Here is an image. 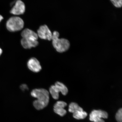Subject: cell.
<instances>
[{"mask_svg": "<svg viewBox=\"0 0 122 122\" xmlns=\"http://www.w3.org/2000/svg\"><path fill=\"white\" fill-rule=\"evenodd\" d=\"M31 95L37 99L33 102V105L38 110L43 109L48 105L49 101V93L46 90L43 88L34 89L32 91Z\"/></svg>", "mask_w": 122, "mask_h": 122, "instance_id": "6da1fadb", "label": "cell"}, {"mask_svg": "<svg viewBox=\"0 0 122 122\" xmlns=\"http://www.w3.org/2000/svg\"><path fill=\"white\" fill-rule=\"evenodd\" d=\"M59 36L58 32L57 31L53 32L51 39L52 45L58 52L63 53L67 51L69 48L70 42L67 39L59 38Z\"/></svg>", "mask_w": 122, "mask_h": 122, "instance_id": "7a4b0ae2", "label": "cell"}, {"mask_svg": "<svg viewBox=\"0 0 122 122\" xmlns=\"http://www.w3.org/2000/svg\"><path fill=\"white\" fill-rule=\"evenodd\" d=\"M24 23L20 18L13 16L10 18L7 21L6 26L9 31L15 32L19 31L23 28Z\"/></svg>", "mask_w": 122, "mask_h": 122, "instance_id": "3957f363", "label": "cell"}, {"mask_svg": "<svg viewBox=\"0 0 122 122\" xmlns=\"http://www.w3.org/2000/svg\"><path fill=\"white\" fill-rule=\"evenodd\" d=\"M107 112L102 110H94L90 115V120L94 122H105L103 119L108 118Z\"/></svg>", "mask_w": 122, "mask_h": 122, "instance_id": "277c9868", "label": "cell"}, {"mask_svg": "<svg viewBox=\"0 0 122 122\" xmlns=\"http://www.w3.org/2000/svg\"><path fill=\"white\" fill-rule=\"evenodd\" d=\"M37 32L38 36L41 39L49 41L51 40L52 34L46 25L41 26Z\"/></svg>", "mask_w": 122, "mask_h": 122, "instance_id": "5b68a950", "label": "cell"}, {"mask_svg": "<svg viewBox=\"0 0 122 122\" xmlns=\"http://www.w3.org/2000/svg\"><path fill=\"white\" fill-rule=\"evenodd\" d=\"M25 11V6L24 3L20 0L17 1L10 10V13L15 15L23 14Z\"/></svg>", "mask_w": 122, "mask_h": 122, "instance_id": "8992f818", "label": "cell"}, {"mask_svg": "<svg viewBox=\"0 0 122 122\" xmlns=\"http://www.w3.org/2000/svg\"><path fill=\"white\" fill-rule=\"evenodd\" d=\"M27 67L30 71L34 72H38L41 70L42 67L39 61L36 58H32L28 61Z\"/></svg>", "mask_w": 122, "mask_h": 122, "instance_id": "52a82bcc", "label": "cell"}, {"mask_svg": "<svg viewBox=\"0 0 122 122\" xmlns=\"http://www.w3.org/2000/svg\"><path fill=\"white\" fill-rule=\"evenodd\" d=\"M51 87L58 94L61 92L63 95H66L68 93V88L63 83L60 82H56L55 85H52Z\"/></svg>", "mask_w": 122, "mask_h": 122, "instance_id": "ba28073f", "label": "cell"}, {"mask_svg": "<svg viewBox=\"0 0 122 122\" xmlns=\"http://www.w3.org/2000/svg\"><path fill=\"white\" fill-rule=\"evenodd\" d=\"M22 38L37 41L38 36L37 33L32 30L28 29H26L23 30L21 33Z\"/></svg>", "mask_w": 122, "mask_h": 122, "instance_id": "9c48e42d", "label": "cell"}, {"mask_svg": "<svg viewBox=\"0 0 122 122\" xmlns=\"http://www.w3.org/2000/svg\"><path fill=\"white\" fill-rule=\"evenodd\" d=\"M21 42L23 47L26 49L36 47L39 44V42L37 41L32 40L23 38L21 40Z\"/></svg>", "mask_w": 122, "mask_h": 122, "instance_id": "30bf717a", "label": "cell"}, {"mask_svg": "<svg viewBox=\"0 0 122 122\" xmlns=\"http://www.w3.org/2000/svg\"><path fill=\"white\" fill-rule=\"evenodd\" d=\"M73 116L74 118L78 120L83 119L86 117L87 114L83 109L80 110L73 113Z\"/></svg>", "mask_w": 122, "mask_h": 122, "instance_id": "8fae6325", "label": "cell"}, {"mask_svg": "<svg viewBox=\"0 0 122 122\" xmlns=\"http://www.w3.org/2000/svg\"><path fill=\"white\" fill-rule=\"evenodd\" d=\"M83 109L82 108L79 106L77 103L72 102L69 105V107L68 111L74 113L77 111Z\"/></svg>", "mask_w": 122, "mask_h": 122, "instance_id": "7c38bea8", "label": "cell"}, {"mask_svg": "<svg viewBox=\"0 0 122 122\" xmlns=\"http://www.w3.org/2000/svg\"><path fill=\"white\" fill-rule=\"evenodd\" d=\"M54 110L56 113L61 117H63L65 115L66 113V111L64 108H54Z\"/></svg>", "mask_w": 122, "mask_h": 122, "instance_id": "4fadbf2b", "label": "cell"}, {"mask_svg": "<svg viewBox=\"0 0 122 122\" xmlns=\"http://www.w3.org/2000/svg\"><path fill=\"white\" fill-rule=\"evenodd\" d=\"M67 103L63 101H59L56 102L54 105V108H64L67 106Z\"/></svg>", "mask_w": 122, "mask_h": 122, "instance_id": "5bb4252c", "label": "cell"}, {"mask_svg": "<svg viewBox=\"0 0 122 122\" xmlns=\"http://www.w3.org/2000/svg\"><path fill=\"white\" fill-rule=\"evenodd\" d=\"M114 7L120 8L122 6V0H110Z\"/></svg>", "mask_w": 122, "mask_h": 122, "instance_id": "9a60e30c", "label": "cell"}, {"mask_svg": "<svg viewBox=\"0 0 122 122\" xmlns=\"http://www.w3.org/2000/svg\"><path fill=\"white\" fill-rule=\"evenodd\" d=\"M116 120L118 122H122V109L119 110L116 115Z\"/></svg>", "mask_w": 122, "mask_h": 122, "instance_id": "2e32d148", "label": "cell"}, {"mask_svg": "<svg viewBox=\"0 0 122 122\" xmlns=\"http://www.w3.org/2000/svg\"><path fill=\"white\" fill-rule=\"evenodd\" d=\"M20 88L22 91H25V90L28 89V88L27 85L25 84H23L21 85Z\"/></svg>", "mask_w": 122, "mask_h": 122, "instance_id": "e0dca14e", "label": "cell"}, {"mask_svg": "<svg viewBox=\"0 0 122 122\" xmlns=\"http://www.w3.org/2000/svg\"><path fill=\"white\" fill-rule=\"evenodd\" d=\"M3 19L4 18L1 15H0V23L2 21Z\"/></svg>", "mask_w": 122, "mask_h": 122, "instance_id": "ac0fdd59", "label": "cell"}, {"mask_svg": "<svg viewBox=\"0 0 122 122\" xmlns=\"http://www.w3.org/2000/svg\"><path fill=\"white\" fill-rule=\"evenodd\" d=\"M2 53V50L1 49V48H0V56H1V54Z\"/></svg>", "mask_w": 122, "mask_h": 122, "instance_id": "d6986e66", "label": "cell"}]
</instances>
